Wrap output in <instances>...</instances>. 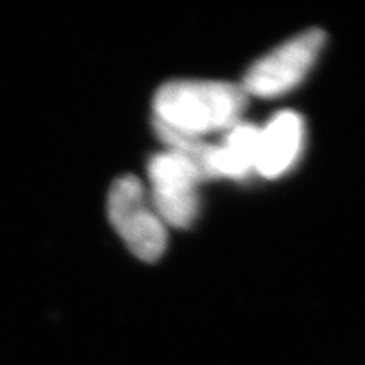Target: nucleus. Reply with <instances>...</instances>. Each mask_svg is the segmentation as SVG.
Here are the masks:
<instances>
[{"label":"nucleus","mask_w":365,"mask_h":365,"mask_svg":"<svg viewBox=\"0 0 365 365\" xmlns=\"http://www.w3.org/2000/svg\"><path fill=\"white\" fill-rule=\"evenodd\" d=\"M245 105L247 93L240 85L208 80L170 81L154 95V125L203 139L239 124Z\"/></svg>","instance_id":"obj_1"},{"label":"nucleus","mask_w":365,"mask_h":365,"mask_svg":"<svg viewBox=\"0 0 365 365\" xmlns=\"http://www.w3.org/2000/svg\"><path fill=\"white\" fill-rule=\"evenodd\" d=\"M108 218L137 259L154 262L168 245V227L135 176H120L108 193Z\"/></svg>","instance_id":"obj_2"},{"label":"nucleus","mask_w":365,"mask_h":365,"mask_svg":"<svg viewBox=\"0 0 365 365\" xmlns=\"http://www.w3.org/2000/svg\"><path fill=\"white\" fill-rule=\"evenodd\" d=\"M325 39L323 31L309 29L282 43L249 68L242 90L247 97L274 98L296 88L313 68Z\"/></svg>","instance_id":"obj_3"},{"label":"nucleus","mask_w":365,"mask_h":365,"mask_svg":"<svg viewBox=\"0 0 365 365\" xmlns=\"http://www.w3.org/2000/svg\"><path fill=\"white\" fill-rule=\"evenodd\" d=\"M150 203L166 227L186 228L198 217V185L203 181L188 159L173 150L150 158Z\"/></svg>","instance_id":"obj_4"},{"label":"nucleus","mask_w":365,"mask_h":365,"mask_svg":"<svg viewBox=\"0 0 365 365\" xmlns=\"http://www.w3.org/2000/svg\"><path fill=\"white\" fill-rule=\"evenodd\" d=\"M304 143V122L296 112L276 113L259 129L255 173L264 178L282 176L298 161Z\"/></svg>","instance_id":"obj_5"},{"label":"nucleus","mask_w":365,"mask_h":365,"mask_svg":"<svg viewBox=\"0 0 365 365\" xmlns=\"http://www.w3.org/2000/svg\"><path fill=\"white\" fill-rule=\"evenodd\" d=\"M259 129L250 124H237L227 130L222 144L213 145L212 173L213 178L240 180L255 170Z\"/></svg>","instance_id":"obj_6"}]
</instances>
